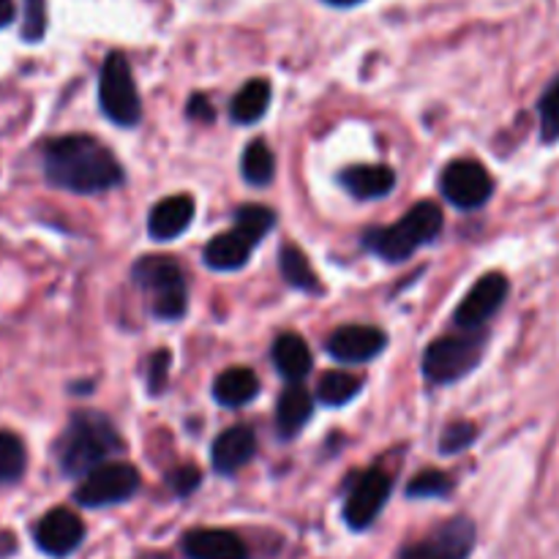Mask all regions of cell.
Segmentation results:
<instances>
[{
  "label": "cell",
  "instance_id": "cell-16",
  "mask_svg": "<svg viewBox=\"0 0 559 559\" xmlns=\"http://www.w3.org/2000/svg\"><path fill=\"white\" fill-rule=\"evenodd\" d=\"M191 218H194V200L189 194H173L156 202L147 216V233L153 240H175L189 229Z\"/></svg>",
  "mask_w": 559,
  "mask_h": 559
},
{
  "label": "cell",
  "instance_id": "cell-7",
  "mask_svg": "<svg viewBox=\"0 0 559 559\" xmlns=\"http://www.w3.org/2000/svg\"><path fill=\"white\" fill-rule=\"evenodd\" d=\"M136 489H140V473L134 464L109 462L82 478V484L74 489V500L82 508L120 506V502L131 500Z\"/></svg>",
  "mask_w": 559,
  "mask_h": 559
},
{
  "label": "cell",
  "instance_id": "cell-20",
  "mask_svg": "<svg viewBox=\"0 0 559 559\" xmlns=\"http://www.w3.org/2000/svg\"><path fill=\"white\" fill-rule=\"evenodd\" d=\"M314 413V399L304 385H289L282 393L276 407V431L284 440H293L300 429L311 420Z\"/></svg>",
  "mask_w": 559,
  "mask_h": 559
},
{
  "label": "cell",
  "instance_id": "cell-34",
  "mask_svg": "<svg viewBox=\"0 0 559 559\" xmlns=\"http://www.w3.org/2000/svg\"><path fill=\"white\" fill-rule=\"evenodd\" d=\"M186 112H189V118L202 120V123H211V120L216 118V109L211 107V102H207L202 93H194V96L189 98V109H186Z\"/></svg>",
  "mask_w": 559,
  "mask_h": 559
},
{
  "label": "cell",
  "instance_id": "cell-21",
  "mask_svg": "<svg viewBox=\"0 0 559 559\" xmlns=\"http://www.w3.org/2000/svg\"><path fill=\"white\" fill-rule=\"evenodd\" d=\"M260 393V380L246 366H233V369L222 371L218 380L213 382V399L222 407H243V404L254 402Z\"/></svg>",
  "mask_w": 559,
  "mask_h": 559
},
{
  "label": "cell",
  "instance_id": "cell-11",
  "mask_svg": "<svg viewBox=\"0 0 559 559\" xmlns=\"http://www.w3.org/2000/svg\"><path fill=\"white\" fill-rule=\"evenodd\" d=\"M393 480L382 469H369L355 480L349 489L347 502H344V522L353 530H369L377 522V516L385 508L388 497H391Z\"/></svg>",
  "mask_w": 559,
  "mask_h": 559
},
{
  "label": "cell",
  "instance_id": "cell-26",
  "mask_svg": "<svg viewBox=\"0 0 559 559\" xmlns=\"http://www.w3.org/2000/svg\"><path fill=\"white\" fill-rule=\"evenodd\" d=\"M27 469L25 442L14 431H0V486L16 484Z\"/></svg>",
  "mask_w": 559,
  "mask_h": 559
},
{
  "label": "cell",
  "instance_id": "cell-17",
  "mask_svg": "<svg viewBox=\"0 0 559 559\" xmlns=\"http://www.w3.org/2000/svg\"><path fill=\"white\" fill-rule=\"evenodd\" d=\"M342 183L355 200H382L396 189V173L385 164H358L344 169Z\"/></svg>",
  "mask_w": 559,
  "mask_h": 559
},
{
  "label": "cell",
  "instance_id": "cell-19",
  "mask_svg": "<svg viewBox=\"0 0 559 559\" xmlns=\"http://www.w3.org/2000/svg\"><path fill=\"white\" fill-rule=\"evenodd\" d=\"M254 240L246 238L240 229H229V233L216 235L211 243L205 246V265L211 271L218 273H229V271H240V267L249 262L251 251H254Z\"/></svg>",
  "mask_w": 559,
  "mask_h": 559
},
{
  "label": "cell",
  "instance_id": "cell-25",
  "mask_svg": "<svg viewBox=\"0 0 559 559\" xmlns=\"http://www.w3.org/2000/svg\"><path fill=\"white\" fill-rule=\"evenodd\" d=\"M360 385L364 382L355 374H349V371H328L320 380V385H317V399L328 404V407H344V404L358 396Z\"/></svg>",
  "mask_w": 559,
  "mask_h": 559
},
{
  "label": "cell",
  "instance_id": "cell-31",
  "mask_svg": "<svg viewBox=\"0 0 559 559\" xmlns=\"http://www.w3.org/2000/svg\"><path fill=\"white\" fill-rule=\"evenodd\" d=\"M475 440H478V429H475L473 424H467V420H456V424H451L445 431H442L440 451L448 453V456H453V453L467 451Z\"/></svg>",
  "mask_w": 559,
  "mask_h": 559
},
{
  "label": "cell",
  "instance_id": "cell-18",
  "mask_svg": "<svg viewBox=\"0 0 559 559\" xmlns=\"http://www.w3.org/2000/svg\"><path fill=\"white\" fill-rule=\"evenodd\" d=\"M273 366H276L278 374L289 382V385H298L314 369V358H311V349L298 333H282V336L273 342Z\"/></svg>",
  "mask_w": 559,
  "mask_h": 559
},
{
  "label": "cell",
  "instance_id": "cell-2",
  "mask_svg": "<svg viewBox=\"0 0 559 559\" xmlns=\"http://www.w3.org/2000/svg\"><path fill=\"white\" fill-rule=\"evenodd\" d=\"M123 448L112 420L96 409H76L55 442V459L66 478H87L93 469L109 464Z\"/></svg>",
  "mask_w": 559,
  "mask_h": 559
},
{
  "label": "cell",
  "instance_id": "cell-13",
  "mask_svg": "<svg viewBox=\"0 0 559 559\" xmlns=\"http://www.w3.org/2000/svg\"><path fill=\"white\" fill-rule=\"evenodd\" d=\"M388 336L374 325H342L328 336V355L338 364H366L385 349Z\"/></svg>",
  "mask_w": 559,
  "mask_h": 559
},
{
  "label": "cell",
  "instance_id": "cell-22",
  "mask_svg": "<svg viewBox=\"0 0 559 559\" xmlns=\"http://www.w3.org/2000/svg\"><path fill=\"white\" fill-rule=\"evenodd\" d=\"M271 96H273V87L265 76L249 80L233 96V104H229V118L240 126L257 123L260 118H265L267 107H271Z\"/></svg>",
  "mask_w": 559,
  "mask_h": 559
},
{
  "label": "cell",
  "instance_id": "cell-10",
  "mask_svg": "<svg viewBox=\"0 0 559 559\" xmlns=\"http://www.w3.org/2000/svg\"><path fill=\"white\" fill-rule=\"evenodd\" d=\"M508 293H511V284L502 273H486L484 278L473 284L464 300L459 304L456 314H453V325L459 331H480L497 311L506 304Z\"/></svg>",
  "mask_w": 559,
  "mask_h": 559
},
{
  "label": "cell",
  "instance_id": "cell-37",
  "mask_svg": "<svg viewBox=\"0 0 559 559\" xmlns=\"http://www.w3.org/2000/svg\"><path fill=\"white\" fill-rule=\"evenodd\" d=\"M325 5H331V9H355V5L366 3V0H322Z\"/></svg>",
  "mask_w": 559,
  "mask_h": 559
},
{
  "label": "cell",
  "instance_id": "cell-35",
  "mask_svg": "<svg viewBox=\"0 0 559 559\" xmlns=\"http://www.w3.org/2000/svg\"><path fill=\"white\" fill-rule=\"evenodd\" d=\"M16 20V3L14 0H0V31L9 27Z\"/></svg>",
  "mask_w": 559,
  "mask_h": 559
},
{
  "label": "cell",
  "instance_id": "cell-3",
  "mask_svg": "<svg viewBox=\"0 0 559 559\" xmlns=\"http://www.w3.org/2000/svg\"><path fill=\"white\" fill-rule=\"evenodd\" d=\"M442 227H445V216H442L440 205L426 200L418 202L415 207H409L402 216V222L391 224V227L369 229V233L364 235V243L366 249L374 251L380 260L404 262L409 260L415 251L440 238Z\"/></svg>",
  "mask_w": 559,
  "mask_h": 559
},
{
  "label": "cell",
  "instance_id": "cell-23",
  "mask_svg": "<svg viewBox=\"0 0 559 559\" xmlns=\"http://www.w3.org/2000/svg\"><path fill=\"white\" fill-rule=\"evenodd\" d=\"M278 267H282V276L289 287L300 289V293H311V295L322 293V284L320 278H317L314 267H311L309 257H306L298 246L293 243L282 246V251H278Z\"/></svg>",
  "mask_w": 559,
  "mask_h": 559
},
{
  "label": "cell",
  "instance_id": "cell-32",
  "mask_svg": "<svg viewBox=\"0 0 559 559\" xmlns=\"http://www.w3.org/2000/svg\"><path fill=\"white\" fill-rule=\"evenodd\" d=\"M169 377V353L167 349H158V353L151 355L147 360V393H162L167 388Z\"/></svg>",
  "mask_w": 559,
  "mask_h": 559
},
{
  "label": "cell",
  "instance_id": "cell-33",
  "mask_svg": "<svg viewBox=\"0 0 559 559\" xmlns=\"http://www.w3.org/2000/svg\"><path fill=\"white\" fill-rule=\"evenodd\" d=\"M169 486H173V491L178 497H189L200 486V469L194 464H183V467L173 469L169 473Z\"/></svg>",
  "mask_w": 559,
  "mask_h": 559
},
{
  "label": "cell",
  "instance_id": "cell-1",
  "mask_svg": "<svg viewBox=\"0 0 559 559\" xmlns=\"http://www.w3.org/2000/svg\"><path fill=\"white\" fill-rule=\"evenodd\" d=\"M44 178L71 194H104L123 183V167L109 147L87 134H69L44 147Z\"/></svg>",
  "mask_w": 559,
  "mask_h": 559
},
{
  "label": "cell",
  "instance_id": "cell-27",
  "mask_svg": "<svg viewBox=\"0 0 559 559\" xmlns=\"http://www.w3.org/2000/svg\"><path fill=\"white\" fill-rule=\"evenodd\" d=\"M273 227H276V213L265 205H243L235 213V229H240L254 243H260Z\"/></svg>",
  "mask_w": 559,
  "mask_h": 559
},
{
  "label": "cell",
  "instance_id": "cell-9",
  "mask_svg": "<svg viewBox=\"0 0 559 559\" xmlns=\"http://www.w3.org/2000/svg\"><path fill=\"white\" fill-rule=\"evenodd\" d=\"M475 546V527L469 519H448L426 538L407 544L399 559H469Z\"/></svg>",
  "mask_w": 559,
  "mask_h": 559
},
{
  "label": "cell",
  "instance_id": "cell-14",
  "mask_svg": "<svg viewBox=\"0 0 559 559\" xmlns=\"http://www.w3.org/2000/svg\"><path fill=\"white\" fill-rule=\"evenodd\" d=\"M257 437L249 426H233L216 437L211 448V464L218 475H233L254 459Z\"/></svg>",
  "mask_w": 559,
  "mask_h": 559
},
{
  "label": "cell",
  "instance_id": "cell-8",
  "mask_svg": "<svg viewBox=\"0 0 559 559\" xmlns=\"http://www.w3.org/2000/svg\"><path fill=\"white\" fill-rule=\"evenodd\" d=\"M440 191L451 205L462 207V211H475V207L486 205L495 191V180L486 173V167L473 158H459L442 169Z\"/></svg>",
  "mask_w": 559,
  "mask_h": 559
},
{
  "label": "cell",
  "instance_id": "cell-12",
  "mask_svg": "<svg viewBox=\"0 0 559 559\" xmlns=\"http://www.w3.org/2000/svg\"><path fill=\"white\" fill-rule=\"evenodd\" d=\"M33 540L49 557H69L85 540V524L69 508H52L33 527Z\"/></svg>",
  "mask_w": 559,
  "mask_h": 559
},
{
  "label": "cell",
  "instance_id": "cell-6",
  "mask_svg": "<svg viewBox=\"0 0 559 559\" xmlns=\"http://www.w3.org/2000/svg\"><path fill=\"white\" fill-rule=\"evenodd\" d=\"M98 107L120 129H134L142 118L134 71H131L129 58L120 49L107 52L102 71H98Z\"/></svg>",
  "mask_w": 559,
  "mask_h": 559
},
{
  "label": "cell",
  "instance_id": "cell-36",
  "mask_svg": "<svg viewBox=\"0 0 559 559\" xmlns=\"http://www.w3.org/2000/svg\"><path fill=\"white\" fill-rule=\"evenodd\" d=\"M16 551V540L11 533H0V559L11 557Z\"/></svg>",
  "mask_w": 559,
  "mask_h": 559
},
{
  "label": "cell",
  "instance_id": "cell-5",
  "mask_svg": "<svg viewBox=\"0 0 559 559\" xmlns=\"http://www.w3.org/2000/svg\"><path fill=\"white\" fill-rule=\"evenodd\" d=\"M484 331H459L451 336H442L429 344L424 355V374L435 385H451L462 380L469 371L478 369L480 358L486 353Z\"/></svg>",
  "mask_w": 559,
  "mask_h": 559
},
{
  "label": "cell",
  "instance_id": "cell-4",
  "mask_svg": "<svg viewBox=\"0 0 559 559\" xmlns=\"http://www.w3.org/2000/svg\"><path fill=\"white\" fill-rule=\"evenodd\" d=\"M131 278L151 298V309L158 320L175 322L189 309V287H186L183 267L164 254H151L136 260Z\"/></svg>",
  "mask_w": 559,
  "mask_h": 559
},
{
  "label": "cell",
  "instance_id": "cell-24",
  "mask_svg": "<svg viewBox=\"0 0 559 559\" xmlns=\"http://www.w3.org/2000/svg\"><path fill=\"white\" fill-rule=\"evenodd\" d=\"M240 169H243L246 183L251 186H267L276 175V156L267 147L265 140H254L246 145L243 162H240Z\"/></svg>",
  "mask_w": 559,
  "mask_h": 559
},
{
  "label": "cell",
  "instance_id": "cell-30",
  "mask_svg": "<svg viewBox=\"0 0 559 559\" xmlns=\"http://www.w3.org/2000/svg\"><path fill=\"white\" fill-rule=\"evenodd\" d=\"M49 27V11L47 0H22V41L38 44L44 41Z\"/></svg>",
  "mask_w": 559,
  "mask_h": 559
},
{
  "label": "cell",
  "instance_id": "cell-15",
  "mask_svg": "<svg viewBox=\"0 0 559 559\" xmlns=\"http://www.w3.org/2000/svg\"><path fill=\"white\" fill-rule=\"evenodd\" d=\"M183 555L189 559H249V549L229 530H191L183 535Z\"/></svg>",
  "mask_w": 559,
  "mask_h": 559
},
{
  "label": "cell",
  "instance_id": "cell-29",
  "mask_svg": "<svg viewBox=\"0 0 559 559\" xmlns=\"http://www.w3.org/2000/svg\"><path fill=\"white\" fill-rule=\"evenodd\" d=\"M451 491L453 480L445 473H440V469H424L407 486L409 500H440V497H448Z\"/></svg>",
  "mask_w": 559,
  "mask_h": 559
},
{
  "label": "cell",
  "instance_id": "cell-28",
  "mask_svg": "<svg viewBox=\"0 0 559 559\" xmlns=\"http://www.w3.org/2000/svg\"><path fill=\"white\" fill-rule=\"evenodd\" d=\"M538 118H540V140L546 145L559 142V74L549 82L544 96L538 98Z\"/></svg>",
  "mask_w": 559,
  "mask_h": 559
}]
</instances>
